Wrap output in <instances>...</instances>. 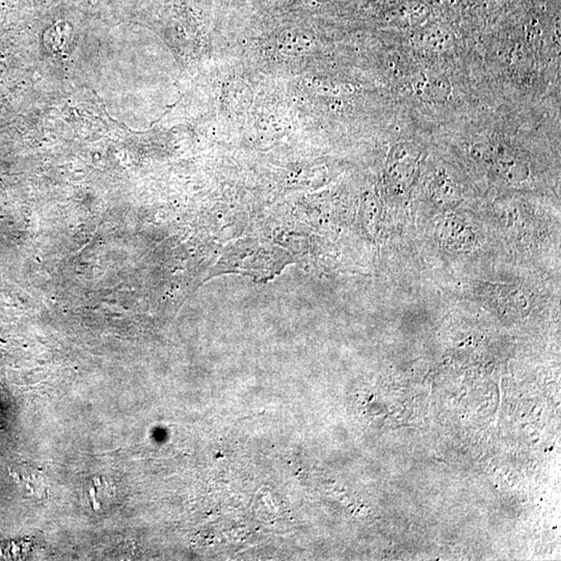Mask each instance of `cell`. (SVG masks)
<instances>
[{
  "mask_svg": "<svg viewBox=\"0 0 561 561\" xmlns=\"http://www.w3.org/2000/svg\"><path fill=\"white\" fill-rule=\"evenodd\" d=\"M416 95L426 102H442L451 92L449 80L442 74L422 73L414 84Z\"/></svg>",
  "mask_w": 561,
  "mask_h": 561,
  "instance_id": "cell-1",
  "label": "cell"
}]
</instances>
